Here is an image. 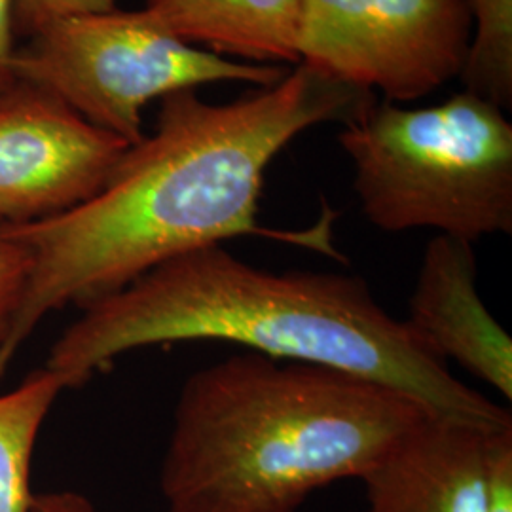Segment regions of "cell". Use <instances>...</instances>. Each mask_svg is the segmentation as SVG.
<instances>
[{"label": "cell", "instance_id": "11", "mask_svg": "<svg viewBox=\"0 0 512 512\" xmlns=\"http://www.w3.org/2000/svg\"><path fill=\"white\" fill-rule=\"evenodd\" d=\"M61 391V382L42 366L0 395V512H31L33 452Z\"/></svg>", "mask_w": 512, "mask_h": 512}, {"label": "cell", "instance_id": "15", "mask_svg": "<svg viewBox=\"0 0 512 512\" xmlns=\"http://www.w3.org/2000/svg\"><path fill=\"white\" fill-rule=\"evenodd\" d=\"M486 512H512V425L490 437Z\"/></svg>", "mask_w": 512, "mask_h": 512}, {"label": "cell", "instance_id": "14", "mask_svg": "<svg viewBox=\"0 0 512 512\" xmlns=\"http://www.w3.org/2000/svg\"><path fill=\"white\" fill-rule=\"evenodd\" d=\"M114 8L116 0H14V31L29 38L54 19L103 14Z\"/></svg>", "mask_w": 512, "mask_h": 512}, {"label": "cell", "instance_id": "7", "mask_svg": "<svg viewBox=\"0 0 512 512\" xmlns=\"http://www.w3.org/2000/svg\"><path fill=\"white\" fill-rule=\"evenodd\" d=\"M129 143L19 80L0 99V219H50L92 200Z\"/></svg>", "mask_w": 512, "mask_h": 512}, {"label": "cell", "instance_id": "10", "mask_svg": "<svg viewBox=\"0 0 512 512\" xmlns=\"http://www.w3.org/2000/svg\"><path fill=\"white\" fill-rule=\"evenodd\" d=\"M304 0H147L154 18L184 42L256 65H298Z\"/></svg>", "mask_w": 512, "mask_h": 512}, {"label": "cell", "instance_id": "1", "mask_svg": "<svg viewBox=\"0 0 512 512\" xmlns=\"http://www.w3.org/2000/svg\"><path fill=\"white\" fill-rule=\"evenodd\" d=\"M372 101L374 93L302 63L230 103H207L196 90L162 97L154 133L129 145L92 200L50 219L0 222L33 258L0 376L50 313L84 310L175 256L241 236L334 255L329 228L291 234L258 224L264 177L302 131L346 124Z\"/></svg>", "mask_w": 512, "mask_h": 512}, {"label": "cell", "instance_id": "5", "mask_svg": "<svg viewBox=\"0 0 512 512\" xmlns=\"http://www.w3.org/2000/svg\"><path fill=\"white\" fill-rule=\"evenodd\" d=\"M18 80L55 93L93 126L139 143L152 99L211 82L274 86L291 71L207 52L173 35L148 10L59 18L16 50Z\"/></svg>", "mask_w": 512, "mask_h": 512}, {"label": "cell", "instance_id": "18", "mask_svg": "<svg viewBox=\"0 0 512 512\" xmlns=\"http://www.w3.org/2000/svg\"><path fill=\"white\" fill-rule=\"evenodd\" d=\"M0 222H2V219H0Z\"/></svg>", "mask_w": 512, "mask_h": 512}, {"label": "cell", "instance_id": "4", "mask_svg": "<svg viewBox=\"0 0 512 512\" xmlns=\"http://www.w3.org/2000/svg\"><path fill=\"white\" fill-rule=\"evenodd\" d=\"M338 143L376 228L469 243L511 234L512 124L492 101L467 90L425 109L372 101Z\"/></svg>", "mask_w": 512, "mask_h": 512}, {"label": "cell", "instance_id": "12", "mask_svg": "<svg viewBox=\"0 0 512 512\" xmlns=\"http://www.w3.org/2000/svg\"><path fill=\"white\" fill-rule=\"evenodd\" d=\"M473 21V38L461 82L475 93L509 110L512 105V0H465Z\"/></svg>", "mask_w": 512, "mask_h": 512}, {"label": "cell", "instance_id": "17", "mask_svg": "<svg viewBox=\"0 0 512 512\" xmlns=\"http://www.w3.org/2000/svg\"><path fill=\"white\" fill-rule=\"evenodd\" d=\"M31 512H97L92 501L76 492H48L33 495Z\"/></svg>", "mask_w": 512, "mask_h": 512}, {"label": "cell", "instance_id": "9", "mask_svg": "<svg viewBox=\"0 0 512 512\" xmlns=\"http://www.w3.org/2000/svg\"><path fill=\"white\" fill-rule=\"evenodd\" d=\"M494 431L469 421L425 416L359 478L368 509L486 512L488 452Z\"/></svg>", "mask_w": 512, "mask_h": 512}, {"label": "cell", "instance_id": "13", "mask_svg": "<svg viewBox=\"0 0 512 512\" xmlns=\"http://www.w3.org/2000/svg\"><path fill=\"white\" fill-rule=\"evenodd\" d=\"M31 268L33 258L29 249L0 228V353L21 306Z\"/></svg>", "mask_w": 512, "mask_h": 512}, {"label": "cell", "instance_id": "2", "mask_svg": "<svg viewBox=\"0 0 512 512\" xmlns=\"http://www.w3.org/2000/svg\"><path fill=\"white\" fill-rule=\"evenodd\" d=\"M230 342L274 359L330 366L393 387L442 418L486 429L511 410L452 374L359 275L270 272L224 245L175 256L84 310L44 368L78 389L118 357L177 342Z\"/></svg>", "mask_w": 512, "mask_h": 512}, {"label": "cell", "instance_id": "6", "mask_svg": "<svg viewBox=\"0 0 512 512\" xmlns=\"http://www.w3.org/2000/svg\"><path fill=\"white\" fill-rule=\"evenodd\" d=\"M473 38L465 0H304L298 65L389 103H410L459 78Z\"/></svg>", "mask_w": 512, "mask_h": 512}, {"label": "cell", "instance_id": "3", "mask_svg": "<svg viewBox=\"0 0 512 512\" xmlns=\"http://www.w3.org/2000/svg\"><path fill=\"white\" fill-rule=\"evenodd\" d=\"M393 387L330 366L234 353L184 382L160 490L167 512H298L361 478L429 416Z\"/></svg>", "mask_w": 512, "mask_h": 512}, {"label": "cell", "instance_id": "16", "mask_svg": "<svg viewBox=\"0 0 512 512\" xmlns=\"http://www.w3.org/2000/svg\"><path fill=\"white\" fill-rule=\"evenodd\" d=\"M14 0H0V99L18 84L14 71Z\"/></svg>", "mask_w": 512, "mask_h": 512}, {"label": "cell", "instance_id": "8", "mask_svg": "<svg viewBox=\"0 0 512 512\" xmlns=\"http://www.w3.org/2000/svg\"><path fill=\"white\" fill-rule=\"evenodd\" d=\"M475 243L437 234L423 251L406 327L446 365L512 399V340L478 293Z\"/></svg>", "mask_w": 512, "mask_h": 512}]
</instances>
